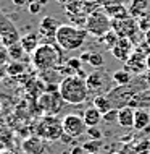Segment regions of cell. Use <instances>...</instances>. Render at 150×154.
Masks as SVG:
<instances>
[{"instance_id":"cell-1","label":"cell","mask_w":150,"mask_h":154,"mask_svg":"<svg viewBox=\"0 0 150 154\" xmlns=\"http://www.w3.org/2000/svg\"><path fill=\"white\" fill-rule=\"evenodd\" d=\"M58 93H60L65 104H71V106L84 104L90 96L86 80L78 76V75L65 76L58 85Z\"/></svg>"},{"instance_id":"cell-2","label":"cell","mask_w":150,"mask_h":154,"mask_svg":"<svg viewBox=\"0 0 150 154\" xmlns=\"http://www.w3.org/2000/svg\"><path fill=\"white\" fill-rule=\"evenodd\" d=\"M61 52L60 45L55 44H40L39 47L32 54V65L36 66L39 72H49V70H55L61 65Z\"/></svg>"},{"instance_id":"cell-3","label":"cell","mask_w":150,"mask_h":154,"mask_svg":"<svg viewBox=\"0 0 150 154\" xmlns=\"http://www.w3.org/2000/svg\"><path fill=\"white\" fill-rule=\"evenodd\" d=\"M87 34L86 28L73 26V24H60V28L55 32V41L63 51H78L84 45Z\"/></svg>"},{"instance_id":"cell-4","label":"cell","mask_w":150,"mask_h":154,"mask_svg":"<svg viewBox=\"0 0 150 154\" xmlns=\"http://www.w3.org/2000/svg\"><path fill=\"white\" fill-rule=\"evenodd\" d=\"M65 135L63 127H61V120H58L55 115H45L39 122L37 127V136L42 138L44 141H57L61 140Z\"/></svg>"},{"instance_id":"cell-5","label":"cell","mask_w":150,"mask_h":154,"mask_svg":"<svg viewBox=\"0 0 150 154\" xmlns=\"http://www.w3.org/2000/svg\"><path fill=\"white\" fill-rule=\"evenodd\" d=\"M86 31L94 37H102L105 36L108 31H111V18L108 16L105 11L97 10L92 15L87 16L86 21Z\"/></svg>"},{"instance_id":"cell-6","label":"cell","mask_w":150,"mask_h":154,"mask_svg":"<svg viewBox=\"0 0 150 154\" xmlns=\"http://www.w3.org/2000/svg\"><path fill=\"white\" fill-rule=\"evenodd\" d=\"M87 88H89V93L94 96H102L107 94L111 91V83H113V78L110 76L107 72H100V70H95L86 78Z\"/></svg>"},{"instance_id":"cell-7","label":"cell","mask_w":150,"mask_h":154,"mask_svg":"<svg viewBox=\"0 0 150 154\" xmlns=\"http://www.w3.org/2000/svg\"><path fill=\"white\" fill-rule=\"evenodd\" d=\"M111 29H113L119 37H128L134 44H137L136 36H139V26H137V20L132 16L124 20H111Z\"/></svg>"},{"instance_id":"cell-8","label":"cell","mask_w":150,"mask_h":154,"mask_svg":"<svg viewBox=\"0 0 150 154\" xmlns=\"http://www.w3.org/2000/svg\"><path fill=\"white\" fill-rule=\"evenodd\" d=\"M61 127L66 136L69 138H79L87 131V125L84 122V119L78 114H66L61 119Z\"/></svg>"},{"instance_id":"cell-9","label":"cell","mask_w":150,"mask_h":154,"mask_svg":"<svg viewBox=\"0 0 150 154\" xmlns=\"http://www.w3.org/2000/svg\"><path fill=\"white\" fill-rule=\"evenodd\" d=\"M37 104H39V109L42 112H45L47 115H57L61 110L65 101L61 99L58 91H47L42 96H39Z\"/></svg>"},{"instance_id":"cell-10","label":"cell","mask_w":150,"mask_h":154,"mask_svg":"<svg viewBox=\"0 0 150 154\" xmlns=\"http://www.w3.org/2000/svg\"><path fill=\"white\" fill-rule=\"evenodd\" d=\"M19 39H21V36H19L16 26L7 15L0 11V42L3 44V47H10V45L19 42Z\"/></svg>"},{"instance_id":"cell-11","label":"cell","mask_w":150,"mask_h":154,"mask_svg":"<svg viewBox=\"0 0 150 154\" xmlns=\"http://www.w3.org/2000/svg\"><path fill=\"white\" fill-rule=\"evenodd\" d=\"M110 52L116 60H119L124 63V62L131 57V54L134 52V42H132L131 39H128V37H119L118 42L113 45V49H111Z\"/></svg>"},{"instance_id":"cell-12","label":"cell","mask_w":150,"mask_h":154,"mask_svg":"<svg viewBox=\"0 0 150 154\" xmlns=\"http://www.w3.org/2000/svg\"><path fill=\"white\" fill-rule=\"evenodd\" d=\"M124 70H128L131 75H142L147 70V59L137 52H132L131 57L124 62Z\"/></svg>"},{"instance_id":"cell-13","label":"cell","mask_w":150,"mask_h":154,"mask_svg":"<svg viewBox=\"0 0 150 154\" xmlns=\"http://www.w3.org/2000/svg\"><path fill=\"white\" fill-rule=\"evenodd\" d=\"M134 114L136 109L131 106H124L118 112V125L121 128H134Z\"/></svg>"},{"instance_id":"cell-14","label":"cell","mask_w":150,"mask_h":154,"mask_svg":"<svg viewBox=\"0 0 150 154\" xmlns=\"http://www.w3.org/2000/svg\"><path fill=\"white\" fill-rule=\"evenodd\" d=\"M82 119H84V122L87 125V128L90 127H99L100 122L103 120V114L100 112L99 109H95V107H87L84 110V114H82Z\"/></svg>"},{"instance_id":"cell-15","label":"cell","mask_w":150,"mask_h":154,"mask_svg":"<svg viewBox=\"0 0 150 154\" xmlns=\"http://www.w3.org/2000/svg\"><path fill=\"white\" fill-rule=\"evenodd\" d=\"M19 44L23 45V49L26 54H34V51L39 47V34H36V32H28V34L21 36Z\"/></svg>"},{"instance_id":"cell-16","label":"cell","mask_w":150,"mask_h":154,"mask_svg":"<svg viewBox=\"0 0 150 154\" xmlns=\"http://www.w3.org/2000/svg\"><path fill=\"white\" fill-rule=\"evenodd\" d=\"M60 28V24H58V21L55 18H52V16H45V18H42V21H40L39 24V29L40 32H42L44 36H47V37H55V32L57 29Z\"/></svg>"},{"instance_id":"cell-17","label":"cell","mask_w":150,"mask_h":154,"mask_svg":"<svg viewBox=\"0 0 150 154\" xmlns=\"http://www.w3.org/2000/svg\"><path fill=\"white\" fill-rule=\"evenodd\" d=\"M24 151L26 154H42L44 149H45V144H44V140L39 138V136H32L24 141Z\"/></svg>"},{"instance_id":"cell-18","label":"cell","mask_w":150,"mask_h":154,"mask_svg":"<svg viewBox=\"0 0 150 154\" xmlns=\"http://www.w3.org/2000/svg\"><path fill=\"white\" fill-rule=\"evenodd\" d=\"M149 125H150V110H147V109H136L134 128L136 130H145Z\"/></svg>"},{"instance_id":"cell-19","label":"cell","mask_w":150,"mask_h":154,"mask_svg":"<svg viewBox=\"0 0 150 154\" xmlns=\"http://www.w3.org/2000/svg\"><path fill=\"white\" fill-rule=\"evenodd\" d=\"M150 0H131V5H129V15L134 20H139L144 13H147V5Z\"/></svg>"},{"instance_id":"cell-20","label":"cell","mask_w":150,"mask_h":154,"mask_svg":"<svg viewBox=\"0 0 150 154\" xmlns=\"http://www.w3.org/2000/svg\"><path fill=\"white\" fill-rule=\"evenodd\" d=\"M103 11H105L111 20H124V18H129V16H131L129 15V10L123 5V3L113 5V7H107V8H103Z\"/></svg>"},{"instance_id":"cell-21","label":"cell","mask_w":150,"mask_h":154,"mask_svg":"<svg viewBox=\"0 0 150 154\" xmlns=\"http://www.w3.org/2000/svg\"><path fill=\"white\" fill-rule=\"evenodd\" d=\"M111 78H113V83H116V86H128L134 81V75H131L124 68L113 72L111 73Z\"/></svg>"},{"instance_id":"cell-22","label":"cell","mask_w":150,"mask_h":154,"mask_svg":"<svg viewBox=\"0 0 150 154\" xmlns=\"http://www.w3.org/2000/svg\"><path fill=\"white\" fill-rule=\"evenodd\" d=\"M94 107H95V109H99L102 114H107V112H110L111 109H115V107H113V101H111L107 94L95 96V97H94Z\"/></svg>"},{"instance_id":"cell-23","label":"cell","mask_w":150,"mask_h":154,"mask_svg":"<svg viewBox=\"0 0 150 154\" xmlns=\"http://www.w3.org/2000/svg\"><path fill=\"white\" fill-rule=\"evenodd\" d=\"M7 52H8V57L11 59V62H21L23 57H24V49L23 45L19 42H16L13 45H10V47H7Z\"/></svg>"},{"instance_id":"cell-24","label":"cell","mask_w":150,"mask_h":154,"mask_svg":"<svg viewBox=\"0 0 150 154\" xmlns=\"http://www.w3.org/2000/svg\"><path fill=\"white\" fill-rule=\"evenodd\" d=\"M65 8L68 15H81L84 13V0H69Z\"/></svg>"},{"instance_id":"cell-25","label":"cell","mask_w":150,"mask_h":154,"mask_svg":"<svg viewBox=\"0 0 150 154\" xmlns=\"http://www.w3.org/2000/svg\"><path fill=\"white\" fill-rule=\"evenodd\" d=\"M118 39H119V36L116 34V32H115L113 29H111V31H108L105 36L100 37V42H103V44L107 45L108 51H111V49H113V45H115L116 42H118Z\"/></svg>"},{"instance_id":"cell-26","label":"cell","mask_w":150,"mask_h":154,"mask_svg":"<svg viewBox=\"0 0 150 154\" xmlns=\"http://www.w3.org/2000/svg\"><path fill=\"white\" fill-rule=\"evenodd\" d=\"M90 66L94 68H102L103 63H105V59L100 52H90V57H89V62H87Z\"/></svg>"},{"instance_id":"cell-27","label":"cell","mask_w":150,"mask_h":154,"mask_svg":"<svg viewBox=\"0 0 150 154\" xmlns=\"http://www.w3.org/2000/svg\"><path fill=\"white\" fill-rule=\"evenodd\" d=\"M137 26H139V31L140 32H147L150 29V13H144L140 16L139 20H137Z\"/></svg>"},{"instance_id":"cell-28","label":"cell","mask_w":150,"mask_h":154,"mask_svg":"<svg viewBox=\"0 0 150 154\" xmlns=\"http://www.w3.org/2000/svg\"><path fill=\"white\" fill-rule=\"evenodd\" d=\"M23 70H24V66H23L21 62H11V63L7 66V73L8 75H15V76L21 75Z\"/></svg>"},{"instance_id":"cell-29","label":"cell","mask_w":150,"mask_h":154,"mask_svg":"<svg viewBox=\"0 0 150 154\" xmlns=\"http://www.w3.org/2000/svg\"><path fill=\"white\" fill-rule=\"evenodd\" d=\"M134 52L137 54H140V55H144L145 59L150 55V45L145 42V39H144V42H139L137 45H134Z\"/></svg>"},{"instance_id":"cell-30","label":"cell","mask_w":150,"mask_h":154,"mask_svg":"<svg viewBox=\"0 0 150 154\" xmlns=\"http://www.w3.org/2000/svg\"><path fill=\"white\" fill-rule=\"evenodd\" d=\"M82 148H84V151H89V154L99 152V149H100V140H90L89 143H86Z\"/></svg>"},{"instance_id":"cell-31","label":"cell","mask_w":150,"mask_h":154,"mask_svg":"<svg viewBox=\"0 0 150 154\" xmlns=\"http://www.w3.org/2000/svg\"><path fill=\"white\" fill-rule=\"evenodd\" d=\"M118 112H119V109H111L110 112L103 114V120H105L107 123H115V122H118Z\"/></svg>"},{"instance_id":"cell-32","label":"cell","mask_w":150,"mask_h":154,"mask_svg":"<svg viewBox=\"0 0 150 154\" xmlns=\"http://www.w3.org/2000/svg\"><path fill=\"white\" fill-rule=\"evenodd\" d=\"M86 133L90 136V140H102V136H103V133L99 130V127H90V128H87Z\"/></svg>"},{"instance_id":"cell-33","label":"cell","mask_w":150,"mask_h":154,"mask_svg":"<svg viewBox=\"0 0 150 154\" xmlns=\"http://www.w3.org/2000/svg\"><path fill=\"white\" fill-rule=\"evenodd\" d=\"M66 65L69 66V68H73L74 72H78V70H81V65H82V62L79 57H73V59H68L66 60Z\"/></svg>"},{"instance_id":"cell-34","label":"cell","mask_w":150,"mask_h":154,"mask_svg":"<svg viewBox=\"0 0 150 154\" xmlns=\"http://www.w3.org/2000/svg\"><path fill=\"white\" fill-rule=\"evenodd\" d=\"M28 8H29V13H31V15H37V13H40V11H42V5H40L39 2L29 3Z\"/></svg>"},{"instance_id":"cell-35","label":"cell","mask_w":150,"mask_h":154,"mask_svg":"<svg viewBox=\"0 0 150 154\" xmlns=\"http://www.w3.org/2000/svg\"><path fill=\"white\" fill-rule=\"evenodd\" d=\"M7 59H10V57H8V52H7V47H0V65L5 63Z\"/></svg>"},{"instance_id":"cell-36","label":"cell","mask_w":150,"mask_h":154,"mask_svg":"<svg viewBox=\"0 0 150 154\" xmlns=\"http://www.w3.org/2000/svg\"><path fill=\"white\" fill-rule=\"evenodd\" d=\"M71 154H84V148L82 146H76L71 149Z\"/></svg>"},{"instance_id":"cell-37","label":"cell","mask_w":150,"mask_h":154,"mask_svg":"<svg viewBox=\"0 0 150 154\" xmlns=\"http://www.w3.org/2000/svg\"><path fill=\"white\" fill-rule=\"evenodd\" d=\"M89 57H90V52H84L79 59H81V62H89Z\"/></svg>"},{"instance_id":"cell-38","label":"cell","mask_w":150,"mask_h":154,"mask_svg":"<svg viewBox=\"0 0 150 154\" xmlns=\"http://www.w3.org/2000/svg\"><path fill=\"white\" fill-rule=\"evenodd\" d=\"M144 39H145V42H147L149 45H150V29L145 32V36H144Z\"/></svg>"},{"instance_id":"cell-39","label":"cell","mask_w":150,"mask_h":154,"mask_svg":"<svg viewBox=\"0 0 150 154\" xmlns=\"http://www.w3.org/2000/svg\"><path fill=\"white\" fill-rule=\"evenodd\" d=\"M144 80H145V83H147V86L150 88V72L147 75H144Z\"/></svg>"},{"instance_id":"cell-40","label":"cell","mask_w":150,"mask_h":154,"mask_svg":"<svg viewBox=\"0 0 150 154\" xmlns=\"http://www.w3.org/2000/svg\"><path fill=\"white\" fill-rule=\"evenodd\" d=\"M37 2H39V3H40V5H42V7H44V5H47V3H49V0H37Z\"/></svg>"},{"instance_id":"cell-41","label":"cell","mask_w":150,"mask_h":154,"mask_svg":"<svg viewBox=\"0 0 150 154\" xmlns=\"http://www.w3.org/2000/svg\"><path fill=\"white\" fill-rule=\"evenodd\" d=\"M147 70H149V72H150V55L147 57Z\"/></svg>"},{"instance_id":"cell-42","label":"cell","mask_w":150,"mask_h":154,"mask_svg":"<svg viewBox=\"0 0 150 154\" xmlns=\"http://www.w3.org/2000/svg\"><path fill=\"white\" fill-rule=\"evenodd\" d=\"M57 2H58V3H63V5H66V3L69 2V0H57Z\"/></svg>"},{"instance_id":"cell-43","label":"cell","mask_w":150,"mask_h":154,"mask_svg":"<svg viewBox=\"0 0 150 154\" xmlns=\"http://www.w3.org/2000/svg\"><path fill=\"white\" fill-rule=\"evenodd\" d=\"M34 2H37V0H26V3L29 5V3H34Z\"/></svg>"},{"instance_id":"cell-44","label":"cell","mask_w":150,"mask_h":154,"mask_svg":"<svg viewBox=\"0 0 150 154\" xmlns=\"http://www.w3.org/2000/svg\"><path fill=\"white\" fill-rule=\"evenodd\" d=\"M2 154H16V152H13V151H5V152H2Z\"/></svg>"}]
</instances>
